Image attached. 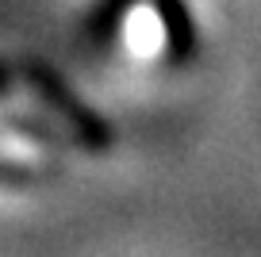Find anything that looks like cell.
Here are the masks:
<instances>
[{
	"instance_id": "6da1fadb",
	"label": "cell",
	"mask_w": 261,
	"mask_h": 257,
	"mask_svg": "<svg viewBox=\"0 0 261 257\" xmlns=\"http://www.w3.org/2000/svg\"><path fill=\"white\" fill-rule=\"evenodd\" d=\"M108 131L39 65H12L4 81V173H50L73 153H100Z\"/></svg>"
},
{
	"instance_id": "7a4b0ae2",
	"label": "cell",
	"mask_w": 261,
	"mask_h": 257,
	"mask_svg": "<svg viewBox=\"0 0 261 257\" xmlns=\"http://www.w3.org/2000/svg\"><path fill=\"white\" fill-rule=\"evenodd\" d=\"M104 27L130 65H165L188 50L185 0H108Z\"/></svg>"
}]
</instances>
